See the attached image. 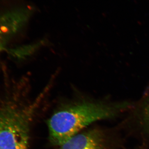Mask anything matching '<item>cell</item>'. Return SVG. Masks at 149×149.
<instances>
[{
	"label": "cell",
	"instance_id": "1",
	"mask_svg": "<svg viewBox=\"0 0 149 149\" xmlns=\"http://www.w3.org/2000/svg\"><path fill=\"white\" fill-rule=\"evenodd\" d=\"M127 107L126 103L107 104L86 101L60 110L48 120L51 143L61 146L91 123L114 117Z\"/></svg>",
	"mask_w": 149,
	"mask_h": 149
},
{
	"label": "cell",
	"instance_id": "4",
	"mask_svg": "<svg viewBox=\"0 0 149 149\" xmlns=\"http://www.w3.org/2000/svg\"><path fill=\"white\" fill-rule=\"evenodd\" d=\"M141 119L144 127L149 133V93L142 109Z\"/></svg>",
	"mask_w": 149,
	"mask_h": 149
},
{
	"label": "cell",
	"instance_id": "5",
	"mask_svg": "<svg viewBox=\"0 0 149 149\" xmlns=\"http://www.w3.org/2000/svg\"><path fill=\"white\" fill-rule=\"evenodd\" d=\"M11 39L9 33L0 25V53L4 49L6 45Z\"/></svg>",
	"mask_w": 149,
	"mask_h": 149
},
{
	"label": "cell",
	"instance_id": "2",
	"mask_svg": "<svg viewBox=\"0 0 149 149\" xmlns=\"http://www.w3.org/2000/svg\"><path fill=\"white\" fill-rule=\"evenodd\" d=\"M13 90L0 100V149H28L33 109L20 103Z\"/></svg>",
	"mask_w": 149,
	"mask_h": 149
},
{
	"label": "cell",
	"instance_id": "3",
	"mask_svg": "<svg viewBox=\"0 0 149 149\" xmlns=\"http://www.w3.org/2000/svg\"><path fill=\"white\" fill-rule=\"evenodd\" d=\"M59 149H105L104 137L99 130H92L75 135Z\"/></svg>",
	"mask_w": 149,
	"mask_h": 149
}]
</instances>
